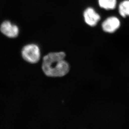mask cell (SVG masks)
Here are the masks:
<instances>
[{
  "instance_id": "5b68a950",
  "label": "cell",
  "mask_w": 129,
  "mask_h": 129,
  "mask_svg": "<svg viewBox=\"0 0 129 129\" xmlns=\"http://www.w3.org/2000/svg\"><path fill=\"white\" fill-rule=\"evenodd\" d=\"M84 17L86 23L91 26H95L100 19V15L94 9L91 8H88L84 11Z\"/></svg>"
},
{
  "instance_id": "6da1fadb",
  "label": "cell",
  "mask_w": 129,
  "mask_h": 129,
  "mask_svg": "<svg viewBox=\"0 0 129 129\" xmlns=\"http://www.w3.org/2000/svg\"><path fill=\"white\" fill-rule=\"evenodd\" d=\"M64 52H51L44 56L42 70L47 76L58 77L64 76L70 70L69 63L65 60Z\"/></svg>"
},
{
  "instance_id": "277c9868",
  "label": "cell",
  "mask_w": 129,
  "mask_h": 129,
  "mask_svg": "<svg viewBox=\"0 0 129 129\" xmlns=\"http://www.w3.org/2000/svg\"><path fill=\"white\" fill-rule=\"evenodd\" d=\"M119 20L115 17H109L102 24V29L107 33H114L120 26Z\"/></svg>"
},
{
  "instance_id": "7a4b0ae2",
  "label": "cell",
  "mask_w": 129,
  "mask_h": 129,
  "mask_svg": "<svg viewBox=\"0 0 129 129\" xmlns=\"http://www.w3.org/2000/svg\"><path fill=\"white\" fill-rule=\"evenodd\" d=\"M21 56L23 59L27 62L37 63L40 59V49L36 44H28L22 48Z\"/></svg>"
},
{
  "instance_id": "52a82bcc",
  "label": "cell",
  "mask_w": 129,
  "mask_h": 129,
  "mask_svg": "<svg viewBox=\"0 0 129 129\" xmlns=\"http://www.w3.org/2000/svg\"><path fill=\"white\" fill-rule=\"evenodd\" d=\"M119 14L122 17L129 16V0L122 2L119 5Z\"/></svg>"
},
{
  "instance_id": "8992f818",
  "label": "cell",
  "mask_w": 129,
  "mask_h": 129,
  "mask_svg": "<svg viewBox=\"0 0 129 129\" xmlns=\"http://www.w3.org/2000/svg\"><path fill=\"white\" fill-rule=\"evenodd\" d=\"M99 5L106 10L113 9L116 6V0H98Z\"/></svg>"
},
{
  "instance_id": "3957f363",
  "label": "cell",
  "mask_w": 129,
  "mask_h": 129,
  "mask_svg": "<svg viewBox=\"0 0 129 129\" xmlns=\"http://www.w3.org/2000/svg\"><path fill=\"white\" fill-rule=\"evenodd\" d=\"M0 30L3 34L9 38L17 37L19 34V28L16 25L9 21H5L1 23Z\"/></svg>"
}]
</instances>
